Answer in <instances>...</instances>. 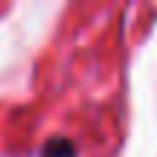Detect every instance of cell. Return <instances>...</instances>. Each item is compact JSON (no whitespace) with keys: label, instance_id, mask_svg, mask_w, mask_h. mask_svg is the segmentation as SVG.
<instances>
[{"label":"cell","instance_id":"6da1fadb","mask_svg":"<svg viewBox=\"0 0 157 157\" xmlns=\"http://www.w3.org/2000/svg\"><path fill=\"white\" fill-rule=\"evenodd\" d=\"M41 157H76V146L70 140H64V137H52L41 148Z\"/></svg>","mask_w":157,"mask_h":157}]
</instances>
